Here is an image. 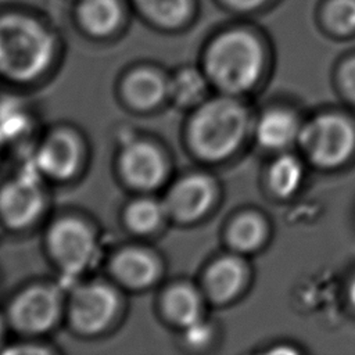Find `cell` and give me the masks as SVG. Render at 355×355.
<instances>
[{
	"instance_id": "6da1fadb",
	"label": "cell",
	"mask_w": 355,
	"mask_h": 355,
	"mask_svg": "<svg viewBox=\"0 0 355 355\" xmlns=\"http://www.w3.org/2000/svg\"><path fill=\"white\" fill-rule=\"evenodd\" d=\"M55 47L54 32L39 18L17 10L0 14V75L35 79L51 64Z\"/></svg>"
},
{
	"instance_id": "7a4b0ae2",
	"label": "cell",
	"mask_w": 355,
	"mask_h": 355,
	"mask_svg": "<svg viewBox=\"0 0 355 355\" xmlns=\"http://www.w3.org/2000/svg\"><path fill=\"white\" fill-rule=\"evenodd\" d=\"M263 67V50L254 33L229 29L216 35L204 55L208 79L229 94L251 89Z\"/></svg>"
},
{
	"instance_id": "3957f363",
	"label": "cell",
	"mask_w": 355,
	"mask_h": 355,
	"mask_svg": "<svg viewBox=\"0 0 355 355\" xmlns=\"http://www.w3.org/2000/svg\"><path fill=\"white\" fill-rule=\"evenodd\" d=\"M248 126L247 110L234 98L218 97L204 103L194 114L189 139L198 157L219 161L241 144Z\"/></svg>"
},
{
	"instance_id": "277c9868",
	"label": "cell",
	"mask_w": 355,
	"mask_h": 355,
	"mask_svg": "<svg viewBox=\"0 0 355 355\" xmlns=\"http://www.w3.org/2000/svg\"><path fill=\"white\" fill-rule=\"evenodd\" d=\"M298 141L312 164L336 168L354 153L355 129L340 115L322 114L301 126Z\"/></svg>"
},
{
	"instance_id": "5b68a950",
	"label": "cell",
	"mask_w": 355,
	"mask_h": 355,
	"mask_svg": "<svg viewBox=\"0 0 355 355\" xmlns=\"http://www.w3.org/2000/svg\"><path fill=\"white\" fill-rule=\"evenodd\" d=\"M49 247L55 261L67 270L79 272L90 265L96 254V239L82 220L65 218L49 232Z\"/></svg>"
},
{
	"instance_id": "8992f818",
	"label": "cell",
	"mask_w": 355,
	"mask_h": 355,
	"mask_svg": "<svg viewBox=\"0 0 355 355\" xmlns=\"http://www.w3.org/2000/svg\"><path fill=\"white\" fill-rule=\"evenodd\" d=\"M118 298L105 284L92 283L79 287L71 300V320L76 330L96 334L104 330L115 316Z\"/></svg>"
},
{
	"instance_id": "52a82bcc",
	"label": "cell",
	"mask_w": 355,
	"mask_h": 355,
	"mask_svg": "<svg viewBox=\"0 0 355 355\" xmlns=\"http://www.w3.org/2000/svg\"><path fill=\"white\" fill-rule=\"evenodd\" d=\"M60 297L55 290L36 286L21 293L10 306V318L25 333H43L54 326L60 315Z\"/></svg>"
},
{
	"instance_id": "ba28073f",
	"label": "cell",
	"mask_w": 355,
	"mask_h": 355,
	"mask_svg": "<svg viewBox=\"0 0 355 355\" xmlns=\"http://www.w3.org/2000/svg\"><path fill=\"white\" fill-rule=\"evenodd\" d=\"M43 205V191L31 178L14 179L0 191V215L15 229L32 223L40 215Z\"/></svg>"
},
{
	"instance_id": "9c48e42d",
	"label": "cell",
	"mask_w": 355,
	"mask_h": 355,
	"mask_svg": "<svg viewBox=\"0 0 355 355\" xmlns=\"http://www.w3.org/2000/svg\"><path fill=\"white\" fill-rule=\"evenodd\" d=\"M123 178L135 187L153 189L165 178L166 164L157 147L147 141H132L121 153Z\"/></svg>"
},
{
	"instance_id": "30bf717a",
	"label": "cell",
	"mask_w": 355,
	"mask_h": 355,
	"mask_svg": "<svg viewBox=\"0 0 355 355\" xmlns=\"http://www.w3.org/2000/svg\"><path fill=\"white\" fill-rule=\"evenodd\" d=\"M214 200V186L202 175H191L178 182L166 197V211L180 222L202 216Z\"/></svg>"
},
{
	"instance_id": "8fae6325",
	"label": "cell",
	"mask_w": 355,
	"mask_h": 355,
	"mask_svg": "<svg viewBox=\"0 0 355 355\" xmlns=\"http://www.w3.org/2000/svg\"><path fill=\"white\" fill-rule=\"evenodd\" d=\"M79 161V143L68 132L51 135L37 153L39 169L53 179H69L78 171Z\"/></svg>"
},
{
	"instance_id": "7c38bea8",
	"label": "cell",
	"mask_w": 355,
	"mask_h": 355,
	"mask_svg": "<svg viewBox=\"0 0 355 355\" xmlns=\"http://www.w3.org/2000/svg\"><path fill=\"white\" fill-rule=\"evenodd\" d=\"M75 18L83 32L93 37L114 35L125 21L122 0H78Z\"/></svg>"
},
{
	"instance_id": "4fadbf2b",
	"label": "cell",
	"mask_w": 355,
	"mask_h": 355,
	"mask_svg": "<svg viewBox=\"0 0 355 355\" xmlns=\"http://www.w3.org/2000/svg\"><path fill=\"white\" fill-rule=\"evenodd\" d=\"M135 10L148 24L173 31L187 25L196 12V0H132Z\"/></svg>"
},
{
	"instance_id": "5bb4252c",
	"label": "cell",
	"mask_w": 355,
	"mask_h": 355,
	"mask_svg": "<svg viewBox=\"0 0 355 355\" xmlns=\"http://www.w3.org/2000/svg\"><path fill=\"white\" fill-rule=\"evenodd\" d=\"M301 126L293 112L283 108L266 111L257 125V140L268 150H282L298 140Z\"/></svg>"
},
{
	"instance_id": "9a60e30c",
	"label": "cell",
	"mask_w": 355,
	"mask_h": 355,
	"mask_svg": "<svg viewBox=\"0 0 355 355\" xmlns=\"http://www.w3.org/2000/svg\"><path fill=\"white\" fill-rule=\"evenodd\" d=\"M112 272L123 284L133 288H143L157 279L158 263L150 252L128 248L114 258Z\"/></svg>"
},
{
	"instance_id": "2e32d148",
	"label": "cell",
	"mask_w": 355,
	"mask_h": 355,
	"mask_svg": "<svg viewBox=\"0 0 355 355\" xmlns=\"http://www.w3.org/2000/svg\"><path fill=\"white\" fill-rule=\"evenodd\" d=\"M244 280L243 263L237 258L225 257L211 265L205 276V286L214 301L226 302L241 290Z\"/></svg>"
},
{
	"instance_id": "e0dca14e",
	"label": "cell",
	"mask_w": 355,
	"mask_h": 355,
	"mask_svg": "<svg viewBox=\"0 0 355 355\" xmlns=\"http://www.w3.org/2000/svg\"><path fill=\"white\" fill-rule=\"evenodd\" d=\"M168 92V83L164 78L150 69L139 68L133 71L123 82V94L136 108L147 110L157 105Z\"/></svg>"
},
{
	"instance_id": "ac0fdd59",
	"label": "cell",
	"mask_w": 355,
	"mask_h": 355,
	"mask_svg": "<svg viewBox=\"0 0 355 355\" xmlns=\"http://www.w3.org/2000/svg\"><path fill=\"white\" fill-rule=\"evenodd\" d=\"M164 309L172 322L184 329L201 320V298L193 287L186 284L173 286L166 291Z\"/></svg>"
},
{
	"instance_id": "d6986e66",
	"label": "cell",
	"mask_w": 355,
	"mask_h": 355,
	"mask_svg": "<svg viewBox=\"0 0 355 355\" xmlns=\"http://www.w3.org/2000/svg\"><path fill=\"white\" fill-rule=\"evenodd\" d=\"M304 179V166L300 159L291 154L280 155L270 165L268 182L272 191L279 197L294 194Z\"/></svg>"
},
{
	"instance_id": "ffe728a7",
	"label": "cell",
	"mask_w": 355,
	"mask_h": 355,
	"mask_svg": "<svg viewBox=\"0 0 355 355\" xmlns=\"http://www.w3.org/2000/svg\"><path fill=\"white\" fill-rule=\"evenodd\" d=\"M265 237V223L254 214H245L237 218L227 233L230 245L240 251L248 252L259 247Z\"/></svg>"
},
{
	"instance_id": "44dd1931",
	"label": "cell",
	"mask_w": 355,
	"mask_h": 355,
	"mask_svg": "<svg viewBox=\"0 0 355 355\" xmlns=\"http://www.w3.org/2000/svg\"><path fill=\"white\" fill-rule=\"evenodd\" d=\"M164 208L151 198H141L132 202L125 214L126 225L136 233H150L158 227L162 220Z\"/></svg>"
},
{
	"instance_id": "7402d4cb",
	"label": "cell",
	"mask_w": 355,
	"mask_h": 355,
	"mask_svg": "<svg viewBox=\"0 0 355 355\" xmlns=\"http://www.w3.org/2000/svg\"><path fill=\"white\" fill-rule=\"evenodd\" d=\"M168 92L176 103L189 105L202 97L205 92V79L197 69L183 68L168 83Z\"/></svg>"
},
{
	"instance_id": "603a6c76",
	"label": "cell",
	"mask_w": 355,
	"mask_h": 355,
	"mask_svg": "<svg viewBox=\"0 0 355 355\" xmlns=\"http://www.w3.org/2000/svg\"><path fill=\"white\" fill-rule=\"evenodd\" d=\"M326 26L337 35L355 32V0H329L323 8Z\"/></svg>"
},
{
	"instance_id": "cb8c5ba5",
	"label": "cell",
	"mask_w": 355,
	"mask_h": 355,
	"mask_svg": "<svg viewBox=\"0 0 355 355\" xmlns=\"http://www.w3.org/2000/svg\"><path fill=\"white\" fill-rule=\"evenodd\" d=\"M338 76L343 92L352 103H355V57L343 64Z\"/></svg>"
},
{
	"instance_id": "d4e9b609",
	"label": "cell",
	"mask_w": 355,
	"mask_h": 355,
	"mask_svg": "<svg viewBox=\"0 0 355 355\" xmlns=\"http://www.w3.org/2000/svg\"><path fill=\"white\" fill-rule=\"evenodd\" d=\"M187 330V341L191 345H202L211 338V329L204 320H198L197 323L191 324Z\"/></svg>"
},
{
	"instance_id": "484cf974",
	"label": "cell",
	"mask_w": 355,
	"mask_h": 355,
	"mask_svg": "<svg viewBox=\"0 0 355 355\" xmlns=\"http://www.w3.org/2000/svg\"><path fill=\"white\" fill-rule=\"evenodd\" d=\"M226 8L239 12H248L261 8L268 0H219Z\"/></svg>"
},
{
	"instance_id": "4316f807",
	"label": "cell",
	"mask_w": 355,
	"mask_h": 355,
	"mask_svg": "<svg viewBox=\"0 0 355 355\" xmlns=\"http://www.w3.org/2000/svg\"><path fill=\"white\" fill-rule=\"evenodd\" d=\"M348 297H349L351 304L355 306V277L352 279V282H351V284H349V288H348Z\"/></svg>"
},
{
	"instance_id": "83f0119b",
	"label": "cell",
	"mask_w": 355,
	"mask_h": 355,
	"mask_svg": "<svg viewBox=\"0 0 355 355\" xmlns=\"http://www.w3.org/2000/svg\"><path fill=\"white\" fill-rule=\"evenodd\" d=\"M24 351H26V349H25V348H18V349H12V351L10 349V352H21V354H22ZM29 351H31V352H47L44 348H29Z\"/></svg>"
},
{
	"instance_id": "f1b7e54d",
	"label": "cell",
	"mask_w": 355,
	"mask_h": 355,
	"mask_svg": "<svg viewBox=\"0 0 355 355\" xmlns=\"http://www.w3.org/2000/svg\"><path fill=\"white\" fill-rule=\"evenodd\" d=\"M3 331H4V329H3V323H1V320H0V340H1V337H3Z\"/></svg>"
}]
</instances>
